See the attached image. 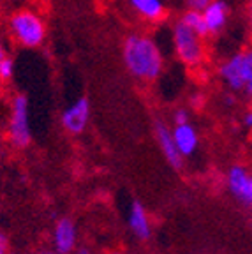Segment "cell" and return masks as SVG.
<instances>
[{
    "mask_svg": "<svg viewBox=\"0 0 252 254\" xmlns=\"http://www.w3.org/2000/svg\"><path fill=\"white\" fill-rule=\"evenodd\" d=\"M244 126L249 127V129H252V110L245 111V115H244Z\"/></svg>",
    "mask_w": 252,
    "mask_h": 254,
    "instance_id": "obj_20",
    "label": "cell"
},
{
    "mask_svg": "<svg viewBox=\"0 0 252 254\" xmlns=\"http://www.w3.org/2000/svg\"><path fill=\"white\" fill-rule=\"evenodd\" d=\"M187 27H190L192 30H196L197 34H201L203 37H208V32L205 27V20H203V12L201 11H194V9H187L180 18Z\"/></svg>",
    "mask_w": 252,
    "mask_h": 254,
    "instance_id": "obj_14",
    "label": "cell"
},
{
    "mask_svg": "<svg viewBox=\"0 0 252 254\" xmlns=\"http://www.w3.org/2000/svg\"><path fill=\"white\" fill-rule=\"evenodd\" d=\"M122 60L127 72L139 81H155L164 71L161 48L150 36L130 34L124 39Z\"/></svg>",
    "mask_w": 252,
    "mask_h": 254,
    "instance_id": "obj_1",
    "label": "cell"
},
{
    "mask_svg": "<svg viewBox=\"0 0 252 254\" xmlns=\"http://www.w3.org/2000/svg\"><path fill=\"white\" fill-rule=\"evenodd\" d=\"M245 18H247L249 34H251V37H252V0H247V5H245Z\"/></svg>",
    "mask_w": 252,
    "mask_h": 254,
    "instance_id": "obj_18",
    "label": "cell"
},
{
    "mask_svg": "<svg viewBox=\"0 0 252 254\" xmlns=\"http://www.w3.org/2000/svg\"><path fill=\"white\" fill-rule=\"evenodd\" d=\"M229 4L226 0H212L203 11V20L208 36H217L228 25Z\"/></svg>",
    "mask_w": 252,
    "mask_h": 254,
    "instance_id": "obj_8",
    "label": "cell"
},
{
    "mask_svg": "<svg viewBox=\"0 0 252 254\" xmlns=\"http://www.w3.org/2000/svg\"><path fill=\"white\" fill-rule=\"evenodd\" d=\"M217 74L231 92L252 97V48L242 50L219 64Z\"/></svg>",
    "mask_w": 252,
    "mask_h": 254,
    "instance_id": "obj_2",
    "label": "cell"
},
{
    "mask_svg": "<svg viewBox=\"0 0 252 254\" xmlns=\"http://www.w3.org/2000/svg\"><path fill=\"white\" fill-rule=\"evenodd\" d=\"M76 254H90V251H88V249H79Z\"/></svg>",
    "mask_w": 252,
    "mask_h": 254,
    "instance_id": "obj_24",
    "label": "cell"
},
{
    "mask_svg": "<svg viewBox=\"0 0 252 254\" xmlns=\"http://www.w3.org/2000/svg\"><path fill=\"white\" fill-rule=\"evenodd\" d=\"M9 253V240L2 231H0V254H7Z\"/></svg>",
    "mask_w": 252,
    "mask_h": 254,
    "instance_id": "obj_19",
    "label": "cell"
},
{
    "mask_svg": "<svg viewBox=\"0 0 252 254\" xmlns=\"http://www.w3.org/2000/svg\"><path fill=\"white\" fill-rule=\"evenodd\" d=\"M129 5L145 21H161L166 16L164 0H129Z\"/></svg>",
    "mask_w": 252,
    "mask_h": 254,
    "instance_id": "obj_12",
    "label": "cell"
},
{
    "mask_svg": "<svg viewBox=\"0 0 252 254\" xmlns=\"http://www.w3.org/2000/svg\"><path fill=\"white\" fill-rule=\"evenodd\" d=\"M173 48L178 60L190 69L201 67L206 60L205 37L187 27L182 20L173 25Z\"/></svg>",
    "mask_w": 252,
    "mask_h": 254,
    "instance_id": "obj_3",
    "label": "cell"
},
{
    "mask_svg": "<svg viewBox=\"0 0 252 254\" xmlns=\"http://www.w3.org/2000/svg\"><path fill=\"white\" fill-rule=\"evenodd\" d=\"M175 124H186L189 122V113H187L186 108H178L177 111H175Z\"/></svg>",
    "mask_w": 252,
    "mask_h": 254,
    "instance_id": "obj_17",
    "label": "cell"
},
{
    "mask_svg": "<svg viewBox=\"0 0 252 254\" xmlns=\"http://www.w3.org/2000/svg\"><path fill=\"white\" fill-rule=\"evenodd\" d=\"M228 187L231 194L244 203H249V189H251V173L247 168L237 166L229 168L228 171Z\"/></svg>",
    "mask_w": 252,
    "mask_h": 254,
    "instance_id": "obj_9",
    "label": "cell"
},
{
    "mask_svg": "<svg viewBox=\"0 0 252 254\" xmlns=\"http://www.w3.org/2000/svg\"><path fill=\"white\" fill-rule=\"evenodd\" d=\"M9 32L12 39L23 48H39L46 41V23L32 9L16 11L9 18Z\"/></svg>",
    "mask_w": 252,
    "mask_h": 254,
    "instance_id": "obj_4",
    "label": "cell"
},
{
    "mask_svg": "<svg viewBox=\"0 0 252 254\" xmlns=\"http://www.w3.org/2000/svg\"><path fill=\"white\" fill-rule=\"evenodd\" d=\"M173 138H175V143H177L178 150H180V154L184 155V157L192 155L197 148V143H199V136H197L196 127L190 126L189 122L175 124Z\"/></svg>",
    "mask_w": 252,
    "mask_h": 254,
    "instance_id": "obj_10",
    "label": "cell"
},
{
    "mask_svg": "<svg viewBox=\"0 0 252 254\" xmlns=\"http://www.w3.org/2000/svg\"><path fill=\"white\" fill-rule=\"evenodd\" d=\"M129 226L132 233L141 240H146L150 237V221L145 208L139 201H134L129 212Z\"/></svg>",
    "mask_w": 252,
    "mask_h": 254,
    "instance_id": "obj_13",
    "label": "cell"
},
{
    "mask_svg": "<svg viewBox=\"0 0 252 254\" xmlns=\"http://www.w3.org/2000/svg\"><path fill=\"white\" fill-rule=\"evenodd\" d=\"M7 138L14 148H27L32 141L30 131V110H28L27 95H12L9 104V122H7Z\"/></svg>",
    "mask_w": 252,
    "mask_h": 254,
    "instance_id": "obj_5",
    "label": "cell"
},
{
    "mask_svg": "<svg viewBox=\"0 0 252 254\" xmlns=\"http://www.w3.org/2000/svg\"><path fill=\"white\" fill-rule=\"evenodd\" d=\"M224 99H226V104H233V103H235V97H233L231 94H228V95H226Z\"/></svg>",
    "mask_w": 252,
    "mask_h": 254,
    "instance_id": "obj_22",
    "label": "cell"
},
{
    "mask_svg": "<svg viewBox=\"0 0 252 254\" xmlns=\"http://www.w3.org/2000/svg\"><path fill=\"white\" fill-rule=\"evenodd\" d=\"M55 249L59 254H71L76 246V226L71 219H60L55 226Z\"/></svg>",
    "mask_w": 252,
    "mask_h": 254,
    "instance_id": "obj_11",
    "label": "cell"
},
{
    "mask_svg": "<svg viewBox=\"0 0 252 254\" xmlns=\"http://www.w3.org/2000/svg\"><path fill=\"white\" fill-rule=\"evenodd\" d=\"M7 254H11V253H7Z\"/></svg>",
    "mask_w": 252,
    "mask_h": 254,
    "instance_id": "obj_27",
    "label": "cell"
},
{
    "mask_svg": "<svg viewBox=\"0 0 252 254\" xmlns=\"http://www.w3.org/2000/svg\"><path fill=\"white\" fill-rule=\"evenodd\" d=\"M7 57V52H5V46H4V43H2V39H0V62Z\"/></svg>",
    "mask_w": 252,
    "mask_h": 254,
    "instance_id": "obj_21",
    "label": "cell"
},
{
    "mask_svg": "<svg viewBox=\"0 0 252 254\" xmlns=\"http://www.w3.org/2000/svg\"><path fill=\"white\" fill-rule=\"evenodd\" d=\"M90 122V103L87 97H78L63 110L62 126L69 134H81Z\"/></svg>",
    "mask_w": 252,
    "mask_h": 254,
    "instance_id": "obj_6",
    "label": "cell"
},
{
    "mask_svg": "<svg viewBox=\"0 0 252 254\" xmlns=\"http://www.w3.org/2000/svg\"><path fill=\"white\" fill-rule=\"evenodd\" d=\"M111 254H120V253H111Z\"/></svg>",
    "mask_w": 252,
    "mask_h": 254,
    "instance_id": "obj_26",
    "label": "cell"
},
{
    "mask_svg": "<svg viewBox=\"0 0 252 254\" xmlns=\"http://www.w3.org/2000/svg\"><path fill=\"white\" fill-rule=\"evenodd\" d=\"M41 254H53V253H41Z\"/></svg>",
    "mask_w": 252,
    "mask_h": 254,
    "instance_id": "obj_25",
    "label": "cell"
},
{
    "mask_svg": "<svg viewBox=\"0 0 252 254\" xmlns=\"http://www.w3.org/2000/svg\"><path fill=\"white\" fill-rule=\"evenodd\" d=\"M249 205H252V175H251V189H249Z\"/></svg>",
    "mask_w": 252,
    "mask_h": 254,
    "instance_id": "obj_23",
    "label": "cell"
},
{
    "mask_svg": "<svg viewBox=\"0 0 252 254\" xmlns=\"http://www.w3.org/2000/svg\"><path fill=\"white\" fill-rule=\"evenodd\" d=\"M155 138H157V143L159 147H161L162 154H164L166 161L175 168V170H182L184 166V155L180 154L178 150L177 143H175V138H173V131L168 129L164 122H155Z\"/></svg>",
    "mask_w": 252,
    "mask_h": 254,
    "instance_id": "obj_7",
    "label": "cell"
},
{
    "mask_svg": "<svg viewBox=\"0 0 252 254\" xmlns=\"http://www.w3.org/2000/svg\"><path fill=\"white\" fill-rule=\"evenodd\" d=\"M210 2H212V0H187V5H189V9H194V11L203 12Z\"/></svg>",
    "mask_w": 252,
    "mask_h": 254,
    "instance_id": "obj_16",
    "label": "cell"
},
{
    "mask_svg": "<svg viewBox=\"0 0 252 254\" xmlns=\"http://www.w3.org/2000/svg\"><path fill=\"white\" fill-rule=\"evenodd\" d=\"M14 76V60L11 57H5L2 62H0V79L2 81H9Z\"/></svg>",
    "mask_w": 252,
    "mask_h": 254,
    "instance_id": "obj_15",
    "label": "cell"
}]
</instances>
